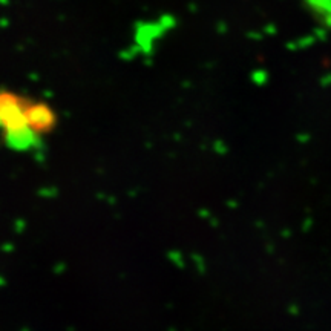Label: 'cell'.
Masks as SVG:
<instances>
[{
  "label": "cell",
  "mask_w": 331,
  "mask_h": 331,
  "mask_svg": "<svg viewBox=\"0 0 331 331\" xmlns=\"http://www.w3.org/2000/svg\"><path fill=\"white\" fill-rule=\"evenodd\" d=\"M29 98L8 89H0V131L6 146L17 152L35 149L40 137L29 128L25 109Z\"/></svg>",
  "instance_id": "cell-1"
},
{
  "label": "cell",
  "mask_w": 331,
  "mask_h": 331,
  "mask_svg": "<svg viewBox=\"0 0 331 331\" xmlns=\"http://www.w3.org/2000/svg\"><path fill=\"white\" fill-rule=\"evenodd\" d=\"M304 3L322 26L331 29V0H304Z\"/></svg>",
  "instance_id": "cell-3"
},
{
  "label": "cell",
  "mask_w": 331,
  "mask_h": 331,
  "mask_svg": "<svg viewBox=\"0 0 331 331\" xmlns=\"http://www.w3.org/2000/svg\"><path fill=\"white\" fill-rule=\"evenodd\" d=\"M25 115L29 128L38 135L43 137L52 132L57 126V114L55 111L45 101H32L29 100L25 109Z\"/></svg>",
  "instance_id": "cell-2"
}]
</instances>
